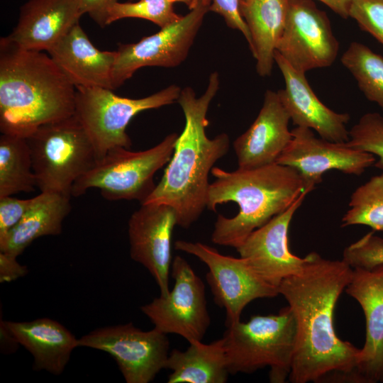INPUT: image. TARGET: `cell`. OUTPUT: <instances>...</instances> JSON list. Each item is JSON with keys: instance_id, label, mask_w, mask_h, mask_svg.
I'll return each instance as SVG.
<instances>
[{"instance_id": "1", "label": "cell", "mask_w": 383, "mask_h": 383, "mask_svg": "<svg viewBox=\"0 0 383 383\" xmlns=\"http://www.w3.org/2000/svg\"><path fill=\"white\" fill-rule=\"evenodd\" d=\"M306 257L302 270L278 287L296 325L289 379L293 383L353 382L360 349L337 336L333 321L335 304L351 279L353 268L343 260H328L315 252Z\"/></svg>"}, {"instance_id": "2", "label": "cell", "mask_w": 383, "mask_h": 383, "mask_svg": "<svg viewBox=\"0 0 383 383\" xmlns=\"http://www.w3.org/2000/svg\"><path fill=\"white\" fill-rule=\"evenodd\" d=\"M219 86V75L214 72L200 96L191 87L181 90L177 102L185 118L184 129L161 179L143 203L170 206L176 212L177 226L183 228H189L206 209L209 174L229 150L226 133L213 138L206 133L208 110Z\"/></svg>"}, {"instance_id": "3", "label": "cell", "mask_w": 383, "mask_h": 383, "mask_svg": "<svg viewBox=\"0 0 383 383\" xmlns=\"http://www.w3.org/2000/svg\"><path fill=\"white\" fill-rule=\"evenodd\" d=\"M76 87L48 54L0 40V131L28 138L74 115Z\"/></svg>"}, {"instance_id": "4", "label": "cell", "mask_w": 383, "mask_h": 383, "mask_svg": "<svg viewBox=\"0 0 383 383\" xmlns=\"http://www.w3.org/2000/svg\"><path fill=\"white\" fill-rule=\"evenodd\" d=\"M215 180L210 183L206 209L216 211L218 204L235 202L239 211L233 217L218 214L211 241L237 248L255 230L287 210L304 192L294 169L278 163L226 171L213 167Z\"/></svg>"}, {"instance_id": "5", "label": "cell", "mask_w": 383, "mask_h": 383, "mask_svg": "<svg viewBox=\"0 0 383 383\" xmlns=\"http://www.w3.org/2000/svg\"><path fill=\"white\" fill-rule=\"evenodd\" d=\"M223 339L230 374L270 367L272 382L289 376L296 345V325L289 306L276 315L253 316L226 326Z\"/></svg>"}, {"instance_id": "6", "label": "cell", "mask_w": 383, "mask_h": 383, "mask_svg": "<svg viewBox=\"0 0 383 383\" xmlns=\"http://www.w3.org/2000/svg\"><path fill=\"white\" fill-rule=\"evenodd\" d=\"M26 139L40 192L72 197L75 182L99 160L89 134L74 115L45 124Z\"/></svg>"}, {"instance_id": "7", "label": "cell", "mask_w": 383, "mask_h": 383, "mask_svg": "<svg viewBox=\"0 0 383 383\" xmlns=\"http://www.w3.org/2000/svg\"><path fill=\"white\" fill-rule=\"evenodd\" d=\"M179 135L172 133L149 149L131 151L116 147L74 184L72 197L97 189L109 201L136 200L143 204L154 190V175L170 160Z\"/></svg>"}, {"instance_id": "8", "label": "cell", "mask_w": 383, "mask_h": 383, "mask_svg": "<svg viewBox=\"0 0 383 383\" xmlns=\"http://www.w3.org/2000/svg\"><path fill=\"white\" fill-rule=\"evenodd\" d=\"M181 90L172 84L146 97L130 99L109 89L77 87L74 116L89 134L99 160L111 148L130 149L132 143L126 128L131 119L143 111L177 101Z\"/></svg>"}, {"instance_id": "9", "label": "cell", "mask_w": 383, "mask_h": 383, "mask_svg": "<svg viewBox=\"0 0 383 383\" xmlns=\"http://www.w3.org/2000/svg\"><path fill=\"white\" fill-rule=\"evenodd\" d=\"M174 248L198 257L207 266L206 279L214 302L226 311V326L240 321L243 309L255 299L279 294L278 287L262 279L240 257L222 255L200 242L179 240Z\"/></svg>"}, {"instance_id": "10", "label": "cell", "mask_w": 383, "mask_h": 383, "mask_svg": "<svg viewBox=\"0 0 383 383\" xmlns=\"http://www.w3.org/2000/svg\"><path fill=\"white\" fill-rule=\"evenodd\" d=\"M211 0H199L196 6L178 21L145 36L137 43L118 44L113 69V89L121 87L140 68L174 67L187 58Z\"/></svg>"}, {"instance_id": "11", "label": "cell", "mask_w": 383, "mask_h": 383, "mask_svg": "<svg viewBox=\"0 0 383 383\" xmlns=\"http://www.w3.org/2000/svg\"><path fill=\"white\" fill-rule=\"evenodd\" d=\"M78 347L109 353L127 383H148L165 369L170 355L167 334L154 328L144 331L132 323L99 328L78 339Z\"/></svg>"}, {"instance_id": "12", "label": "cell", "mask_w": 383, "mask_h": 383, "mask_svg": "<svg viewBox=\"0 0 383 383\" xmlns=\"http://www.w3.org/2000/svg\"><path fill=\"white\" fill-rule=\"evenodd\" d=\"M171 275L174 284L168 294L155 298L140 310L162 333L180 335L189 343L202 341L211 323L205 285L179 255L172 262Z\"/></svg>"}, {"instance_id": "13", "label": "cell", "mask_w": 383, "mask_h": 383, "mask_svg": "<svg viewBox=\"0 0 383 383\" xmlns=\"http://www.w3.org/2000/svg\"><path fill=\"white\" fill-rule=\"evenodd\" d=\"M339 43L329 18L313 0H288L284 29L276 51L296 70L330 67Z\"/></svg>"}, {"instance_id": "14", "label": "cell", "mask_w": 383, "mask_h": 383, "mask_svg": "<svg viewBox=\"0 0 383 383\" xmlns=\"http://www.w3.org/2000/svg\"><path fill=\"white\" fill-rule=\"evenodd\" d=\"M292 134L291 141L276 163L296 170L307 194L322 182L327 171L360 176L377 160L371 153L356 150L346 143L317 138L308 128L296 126Z\"/></svg>"}, {"instance_id": "15", "label": "cell", "mask_w": 383, "mask_h": 383, "mask_svg": "<svg viewBox=\"0 0 383 383\" xmlns=\"http://www.w3.org/2000/svg\"><path fill=\"white\" fill-rule=\"evenodd\" d=\"M175 226V211L163 204H142L128 221L131 257L148 270L161 296L170 290L171 241Z\"/></svg>"}, {"instance_id": "16", "label": "cell", "mask_w": 383, "mask_h": 383, "mask_svg": "<svg viewBox=\"0 0 383 383\" xmlns=\"http://www.w3.org/2000/svg\"><path fill=\"white\" fill-rule=\"evenodd\" d=\"M307 194L303 192L287 210L252 231L235 248L262 279L277 287L286 277L299 273L306 261V257H297L290 251L289 228Z\"/></svg>"}, {"instance_id": "17", "label": "cell", "mask_w": 383, "mask_h": 383, "mask_svg": "<svg viewBox=\"0 0 383 383\" xmlns=\"http://www.w3.org/2000/svg\"><path fill=\"white\" fill-rule=\"evenodd\" d=\"M363 310L365 343L360 350L353 382H383V264L372 269L353 268L345 289Z\"/></svg>"}, {"instance_id": "18", "label": "cell", "mask_w": 383, "mask_h": 383, "mask_svg": "<svg viewBox=\"0 0 383 383\" xmlns=\"http://www.w3.org/2000/svg\"><path fill=\"white\" fill-rule=\"evenodd\" d=\"M274 61L285 82V88L277 92L293 124L315 131L325 140L347 143L350 115L326 106L313 91L305 73L294 69L277 51Z\"/></svg>"}, {"instance_id": "19", "label": "cell", "mask_w": 383, "mask_h": 383, "mask_svg": "<svg viewBox=\"0 0 383 383\" xmlns=\"http://www.w3.org/2000/svg\"><path fill=\"white\" fill-rule=\"evenodd\" d=\"M289 121L278 92L267 90L255 120L233 143L238 168L252 169L276 163L292 138Z\"/></svg>"}, {"instance_id": "20", "label": "cell", "mask_w": 383, "mask_h": 383, "mask_svg": "<svg viewBox=\"0 0 383 383\" xmlns=\"http://www.w3.org/2000/svg\"><path fill=\"white\" fill-rule=\"evenodd\" d=\"M82 16L74 0H29L20 8L18 23L6 37L23 50L48 52Z\"/></svg>"}, {"instance_id": "21", "label": "cell", "mask_w": 383, "mask_h": 383, "mask_svg": "<svg viewBox=\"0 0 383 383\" xmlns=\"http://www.w3.org/2000/svg\"><path fill=\"white\" fill-rule=\"evenodd\" d=\"M47 52L76 88L96 87L113 90L112 74L116 51L96 48L79 23Z\"/></svg>"}, {"instance_id": "22", "label": "cell", "mask_w": 383, "mask_h": 383, "mask_svg": "<svg viewBox=\"0 0 383 383\" xmlns=\"http://www.w3.org/2000/svg\"><path fill=\"white\" fill-rule=\"evenodd\" d=\"M33 357V368L54 375L62 373L78 339L60 323L49 318L31 321H1Z\"/></svg>"}, {"instance_id": "23", "label": "cell", "mask_w": 383, "mask_h": 383, "mask_svg": "<svg viewBox=\"0 0 383 383\" xmlns=\"http://www.w3.org/2000/svg\"><path fill=\"white\" fill-rule=\"evenodd\" d=\"M239 8L250 33V50L256 60L257 72L260 77H268L284 29L288 0L240 1Z\"/></svg>"}, {"instance_id": "24", "label": "cell", "mask_w": 383, "mask_h": 383, "mask_svg": "<svg viewBox=\"0 0 383 383\" xmlns=\"http://www.w3.org/2000/svg\"><path fill=\"white\" fill-rule=\"evenodd\" d=\"M21 221L0 240V252L18 257L35 240L62 232V222L71 211V197L40 192Z\"/></svg>"}, {"instance_id": "25", "label": "cell", "mask_w": 383, "mask_h": 383, "mask_svg": "<svg viewBox=\"0 0 383 383\" xmlns=\"http://www.w3.org/2000/svg\"><path fill=\"white\" fill-rule=\"evenodd\" d=\"M185 350H172L165 369L168 383H225L230 372L223 338L209 344L189 343Z\"/></svg>"}, {"instance_id": "26", "label": "cell", "mask_w": 383, "mask_h": 383, "mask_svg": "<svg viewBox=\"0 0 383 383\" xmlns=\"http://www.w3.org/2000/svg\"><path fill=\"white\" fill-rule=\"evenodd\" d=\"M37 187L26 138L0 136V197L32 192Z\"/></svg>"}, {"instance_id": "27", "label": "cell", "mask_w": 383, "mask_h": 383, "mask_svg": "<svg viewBox=\"0 0 383 383\" xmlns=\"http://www.w3.org/2000/svg\"><path fill=\"white\" fill-rule=\"evenodd\" d=\"M367 100L383 112V56L359 42H352L340 58Z\"/></svg>"}, {"instance_id": "28", "label": "cell", "mask_w": 383, "mask_h": 383, "mask_svg": "<svg viewBox=\"0 0 383 383\" xmlns=\"http://www.w3.org/2000/svg\"><path fill=\"white\" fill-rule=\"evenodd\" d=\"M342 227L364 225L383 231V173L374 175L351 194Z\"/></svg>"}, {"instance_id": "29", "label": "cell", "mask_w": 383, "mask_h": 383, "mask_svg": "<svg viewBox=\"0 0 383 383\" xmlns=\"http://www.w3.org/2000/svg\"><path fill=\"white\" fill-rule=\"evenodd\" d=\"M181 17L174 11L173 4L166 0L117 1L108 11L106 25L126 18H137L151 21L162 28Z\"/></svg>"}, {"instance_id": "30", "label": "cell", "mask_w": 383, "mask_h": 383, "mask_svg": "<svg viewBox=\"0 0 383 383\" xmlns=\"http://www.w3.org/2000/svg\"><path fill=\"white\" fill-rule=\"evenodd\" d=\"M346 143L377 157L373 166L383 170V116L377 112L362 115L349 130V140Z\"/></svg>"}, {"instance_id": "31", "label": "cell", "mask_w": 383, "mask_h": 383, "mask_svg": "<svg viewBox=\"0 0 383 383\" xmlns=\"http://www.w3.org/2000/svg\"><path fill=\"white\" fill-rule=\"evenodd\" d=\"M342 260L352 268L369 270L383 264V238L374 231L367 233L344 249Z\"/></svg>"}, {"instance_id": "32", "label": "cell", "mask_w": 383, "mask_h": 383, "mask_svg": "<svg viewBox=\"0 0 383 383\" xmlns=\"http://www.w3.org/2000/svg\"><path fill=\"white\" fill-rule=\"evenodd\" d=\"M349 17L383 45V0H351Z\"/></svg>"}, {"instance_id": "33", "label": "cell", "mask_w": 383, "mask_h": 383, "mask_svg": "<svg viewBox=\"0 0 383 383\" xmlns=\"http://www.w3.org/2000/svg\"><path fill=\"white\" fill-rule=\"evenodd\" d=\"M35 197L21 199L11 196L0 197V240L21 221L34 202Z\"/></svg>"}, {"instance_id": "34", "label": "cell", "mask_w": 383, "mask_h": 383, "mask_svg": "<svg viewBox=\"0 0 383 383\" xmlns=\"http://www.w3.org/2000/svg\"><path fill=\"white\" fill-rule=\"evenodd\" d=\"M240 0H211L210 11L221 15L227 26L239 30L251 48V36L248 28L240 15Z\"/></svg>"}, {"instance_id": "35", "label": "cell", "mask_w": 383, "mask_h": 383, "mask_svg": "<svg viewBox=\"0 0 383 383\" xmlns=\"http://www.w3.org/2000/svg\"><path fill=\"white\" fill-rule=\"evenodd\" d=\"M82 15L87 13L99 26H106L109 9L118 0H74Z\"/></svg>"}, {"instance_id": "36", "label": "cell", "mask_w": 383, "mask_h": 383, "mask_svg": "<svg viewBox=\"0 0 383 383\" xmlns=\"http://www.w3.org/2000/svg\"><path fill=\"white\" fill-rule=\"evenodd\" d=\"M17 257L0 252V282H11L24 277L28 272L25 265H21Z\"/></svg>"}, {"instance_id": "37", "label": "cell", "mask_w": 383, "mask_h": 383, "mask_svg": "<svg viewBox=\"0 0 383 383\" xmlns=\"http://www.w3.org/2000/svg\"><path fill=\"white\" fill-rule=\"evenodd\" d=\"M328 6L340 17L349 18V9L351 0H318Z\"/></svg>"}, {"instance_id": "38", "label": "cell", "mask_w": 383, "mask_h": 383, "mask_svg": "<svg viewBox=\"0 0 383 383\" xmlns=\"http://www.w3.org/2000/svg\"><path fill=\"white\" fill-rule=\"evenodd\" d=\"M166 1H168L172 4L176 3V2L183 3L186 4L190 10L194 9L196 6L199 1V0H166Z\"/></svg>"}, {"instance_id": "39", "label": "cell", "mask_w": 383, "mask_h": 383, "mask_svg": "<svg viewBox=\"0 0 383 383\" xmlns=\"http://www.w3.org/2000/svg\"><path fill=\"white\" fill-rule=\"evenodd\" d=\"M240 1H245V0H240Z\"/></svg>"}]
</instances>
